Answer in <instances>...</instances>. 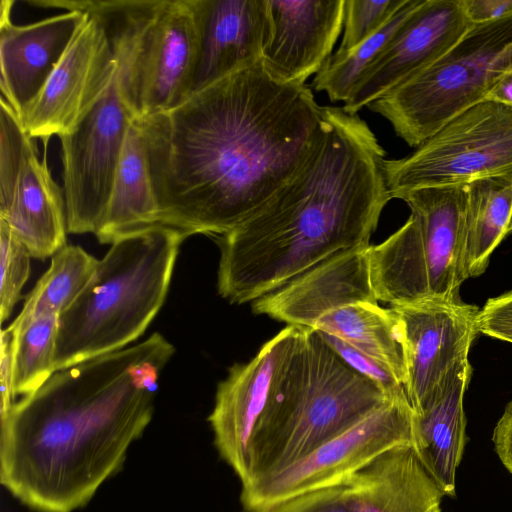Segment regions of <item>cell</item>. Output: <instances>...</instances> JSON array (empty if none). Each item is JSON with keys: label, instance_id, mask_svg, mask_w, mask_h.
Masks as SVG:
<instances>
[{"label": "cell", "instance_id": "6da1fadb", "mask_svg": "<svg viewBox=\"0 0 512 512\" xmlns=\"http://www.w3.org/2000/svg\"><path fill=\"white\" fill-rule=\"evenodd\" d=\"M146 148L158 223L223 235L256 212L306 161L324 129L309 87L261 61L134 121Z\"/></svg>", "mask_w": 512, "mask_h": 512}, {"label": "cell", "instance_id": "7a4b0ae2", "mask_svg": "<svg viewBox=\"0 0 512 512\" xmlns=\"http://www.w3.org/2000/svg\"><path fill=\"white\" fill-rule=\"evenodd\" d=\"M175 347L160 333L56 371L1 414L0 479L38 512L84 506L150 423Z\"/></svg>", "mask_w": 512, "mask_h": 512}, {"label": "cell", "instance_id": "3957f363", "mask_svg": "<svg viewBox=\"0 0 512 512\" xmlns=\"http://www.w3.org/2000/svg\"><path fill=\"white\" fill-rule=\"evenodd\" d=\"M324 129L303 165L251 216L214 236L218 293L254 302L327 258L368 247L392 199L385 150L368 124L323 106Z\"/></svg>", "mask_w": 512, "mask_h": 512}, {"label": "cell", "instance_id": "277c9868", "mask_svg": "<svg viewBox=\"0 0 512 512\" xmlns=\"http://www.w3.org/2000/svg\"><path fill=\"white\" fill-rule=\"evenodd\" d=\"M187 237L155 224L111 243L86 287L59 316L56 371L121 350L145 332L165 301Z\"/></svg>", "mask_w": 512, "mask_h": 512}, {"label": "cell", "instance_id": "5b68a950", "mask_svg": "<svg viewBox=\"0 0 512 512\" xmlns=\"http://www.w3.org/2000/svg\"><path fill=\"white\" fill-rule=\"evenodd\" d=\"M393 398L348 366L319 332L301 327L273 403L254 434L242 487L279 472Z\"/></svg>", "mask_w": 512, "mask_h": 512}, {"label": "cell", "instance_id": "8992f818", "mask_svg": "<svg viewBox=\"0 0 512 512\" xmlns=\"http://www.w3.org/2000/svg\"><path fill=\"white\" fill-rule=\"evenodd\" d=\"M80 10L103 27L121 99L134 121L170 110L192 92L200 28L196 0H33Z\"/></svg>", "mask_w": 512, "mask_h": 512}, {"label": "cell", "instance_id": "52a82bcc", "mask_svg": "<svg viewBox=\"0 0 512 512\" xmlns=\"http://www.w3.org/2000/svg\"><path fill=\"white\" fill-rule=\"evenodd\" d=\"M401 200L411 211L407 221L367 248L378 302L406 306L459 298L468 278L463 261L466 185L419 188Z\"/></svg>", "mask_w": 512, "mask_h": 512}, {"label": "cell", "instance_id": "ba28073f", "mask_svg": "<svg viewBox=\"0 0 512 512\" xmlns=\"http://www.w3.org/2000/svg\"><path fill=\"white\" fill-rule=\"evenodd\" d=\"M511 66L512 17L474 25L442 57L368 108L416 148L452 118L486 100Z\"/></svg>", "mask_w": 512, "mask_h": 512}, {"label": "cell", "instance_id": "9c48e42d", "mask_svg": "<svg viewBox=\"0 0 512 512\" xmlns=\"http://www.w3.org/2000/svg\"><path fill=\"white\" fill-rule=\"evenodd\" d=\"M392 198L425 187L512 175V107L484 100L443 125L415 151L385 160Z\"/></svg>", "mask_w": 512, "mask_h": 512}, {"label": "cell", "instance_id": "30bf717a", "mask_svg": "<svg viewBox=\"0 0 512 512\" xmlns=\"http://www.w3.org/2000/svg\"><path fill=\"white\" fill-rule=\"evenodd\" d=\"M412 430L407 396L395 397L279 472L243 486V507L259 512L297 495L340 485L383 452L412 444Z\"/></svg>", "mask_w": 512, "mask_h": 512}, {"label": "cell", "instance_id": "8fae6325", "mask_svg": "<svg viewBox=\"0 0 512 512\" xmlns=\"http://www.w3.org/2000/svg\"><path fill=\"white\" fill-rule=\"evenodd\" d=\"M133 118L116 75L103 97L69 133L59 136L67 232L96 233L106 212Z\"/></svg>", "mask_w": 512, "mask_h": 512}, {"label": "cell", "instance_id": "7c38bea8", "mask_svg": "<svg viewBox=\"0 0 512 512\" xmlns=\"http://www.w3.org/2000/svg\"><path fill=\"white\" fill-rule=\"evenodd\" d=\"M301 327L287 325L245 364H235L218 384L208 418L214 443L241 485L249 478L254 434L273 403Z\"/></svg>", "mask_w": 512, "mask_h": 512}, {"label": "cell", "instance_id": "4fadbf2b", "mask_svg": "<svg viewBox=\"0 0 512 512\" xmlns=\"http://www.w3.org/2000/svg\"><path fill=\"white\" fill-rule=\"evenodd\" d=\"M117 62L102 25L88 14L43 90L21 118L31 138L71 132L103 97Z\"/></svg>", "mask_w": 512, "mask_h": 512}, {"label": "cell", "instance_id": "5bb4252c", "mask_svg": "<svg viewBox=\"0 0 512 512\" xmlns=\"http://www.w3.org/2000/svg\"><path fill=\"white\" fill-rule=\"evenodd\" d=\"M400 319L406 366L405 393L421 411L451 371L468 360L480 309L460 298L390 306Z\"/></svg>", "mask_w": 512, "mask_h": 512}, {"label": "cell", "instance_id": "9a60e30c", "mask_svg": "<svg viewBox=\"0 0 512 512\" xmlns=\"http://www.w3.org/2000/svg\"><path fill=\"white\" fill-rule=\"evenodd\" d=\"M473 26L461 0H424L362 75L342 108L349 114H358L442 57Z\"/></svg>", "mask_w": 512, "mask_h": 512}, {"label": "cell", "instance_id": "2e32d148", "mask_svg": "<svg viewBox=\"0 0 512 512\" xmlns=\"http://www.w3.org/2000/svg\"><path fill=\"white\" fill-rule=\"evenodd\" d=\"M345 0H266L261 64L276 80L304 85L332 55Z\"/></svg>", "mask_w": 512, "mask_h": 512}, {"label": "cell", "instance_id": "e0dca14e", "mask_svg": "<svg viewBox=\"0 0 512 512\" xmlns=\"http://www.w3.org/2000/svg\"><path fill=\"white\" fill-rule=\"evenodd\" d=\"M12 0L0 7L2 98L21 119L35 102L88 13L68 10L30 24L11 20Z\"/></svg>", "mask_w": 512, "mask_h": 512}, {"label": "cell", "instance_id": "ac0fdd59", "mask_svg": "<svg viewBox=\"0 0 512 512\" xmlns=\"http://www.w3.org/2000/svg\"><path fill=\"white\" fill-rule=\"evenodd\" d=\"M368 247L327 258L252 302L253 312L287 325L312 329L329 310L351 302L378 301L371 283Z\"/></svg>", "mask_w": 512, "mask_h": 512}, {"label": "cell", "instance_id": "d6986e66", "mask_svg": "<svg viewBox=\"0 0 512 512\" xmlns=\"http://www.w3.org/2000/svg\"><path fill=\"white\" fill-rule=\"evenodd\" d=\"M196 8L200 45L191 94L260 62L267 32L266 0H196Z\"/></svg>", "mask_w": 512, "mask_h": 512}, {"label": "cell", "instance_id": "ffe728a7", "mask_svg": "<svg viewBox=\"0 0 512 512\" xmlns=\"http://www.w3.org/2000/svg\"><path fill=\"white\" fill-rule=\"evenodd\" d=\"M340 485L353 512H442L445 496L412 444L383 452Z\"/></svg>", "mask_w": 512, "mask_h": 512}, {"label": "cell", "instance_id": "44dd1931", "mask_svg": "<svg viewBox=\"0 0 512 512\" xmlns=\"http://www.w3.org/2000/svg\"><path fill=\"white\" fill-rule=\"evenodd\" d=\"M471 375L469 361L461 362L434 398L413 412L412 446L445 496L455 495L456 471L466 444L463 401Z\"/></svg>", "mask_w": 512, "mask_h": 512}, {"label": "cell", "instance_id": "7402d4cb", "mask_svg": "<svg viewBox=\"0 0 512 512\" xmlns=\"http://www.w3.org/2000/svg\"><path fill=\"white\" fill-rule=\"evenodd\" d=\"M0 219L9 225L32 257L44 259L65 246L64 193L37 153L25 163L9 205L0 211Z\"/></svg>", "mask_w": 512, "mask_h": 512}, {"label": "cell", "instance_id": "603a6c76", "mask_svg": "<svg viewBox=\"0 0 512 512\" xmlns=\"http://www.w3.org/2000/svg\"><path fill=\"white\" fill-rule=\"evenodd\" d=\"M312 330L334 336L390 371L404 386L406 366L403 331L392 307L378 301L351 302L321 315Z\"/></svg>", "mask_w": 512, "mask_h": 512}, {"label": "cell", "instance_id": "cb8c5ba5", "mask_svg": "<svg viewBox=\"0 0 512 512\" xmlns=\"http://www.w3.org/2000/svg\"><path fill=\"white\" fill-rule=\"evenodd\" d=\"M158 223L143 135L133 121L122 150L109 203L95 235L111 244L117 237Z\"/></svg>", "mask_w": 512, "mask_h": 512}, {"label": "cell", "instance_id": "d4e9b609", "mask_svg": "<svg viewBox=\"0 0 512 512\" xmlns=\"http://www.w3.org/2000/svg\"><path fill=\"white\" fill-rule=\"evenodd\" d=\"M466 189L463 261L467 277H477L485 272L491 254L508 234L512 175L478 179Z\"/></svg>", "mask_w": 512, "mask_h": 512}, {"label": "cell", "instance_id": "484cf974", "mask_svg": "<svg viewBox=\"0 0 512 512\" xmlns=\"http://www.w3.org/2000/svg\"><path fill=\"white\" fill-rule=\"evenodd\" d=\"M98 261L80 246L65 245L53 255L50 267L37 281L21 312L7 328L17 329L41 316H60L86 287Z\"/></svg>", "mask_w": 512, "mask_h": 512}, {"label": "cell", "instance_id": "4316f807", "mask_svg": "<svg viewBox=\"0 0 512 512\" xmlns=\"http://www.w3.org/2000/svg\"><path fill=\"white\" fill-rule=\"evenodd\" d=\"M424 0H406L397 13L375 34L355 48L335 52L314 76L311 86L325 92L332 102H346L367 69L379 58L406 19Z\"/></svg>", "mask_w": 512, "mask_h": 512}, {"label": "cell", "instance_id": "83f0119b", "mask_svg": "<svg viewBox=\"0 0 512 512\" xmlns=\"http://www.w3.org/2000/svg\"><path fill=\"white\" fill-rule=\"evenodd\" d=\"M59 316H41L11 334L13 397L36 392L55 372Z\"/></svg>", "mask_w": 512, "mask_h": 512}, {"label": "cell", "instance_id": "f1b7e54d", "mask_svg": "<svg viewBox=\"0 0 512 512\" xmlns=\"http://www.w3.org/2000/svg\"><path fill=\"white\" fill-rule=\"evenodd\" d=\"M37 153L33 138L21 119L1 97L0 110V211L10 203L27 160Z\"/></svg>", "mask_w": 512, "mask_h": 512}, {"label": "cell", "instance_id": "f546056e", "mask_svg": "<svg viewBox=\"0 0 512 512\" xmlns=\"http://www.w3.org/2000/svg\"><path fill=\"white\" fill-rule=\"evenodd\" d=\"M30 254L9 225L0 219V318L7 320L30 275Z\"/></svg>", "mask_w": 512, "mask_h": 512}, {"label": "cell", "instance_id": "4dcf8cb0", "mask_svg": "<svg viewBox=\"0 0 512 512\" xmlns=\"http://www.w3.org/2000/svg\"><path fill=\"white\" fill-rule=\"evenodd\" d=\"M406 0H345L343 37L336 52H347L379 31Z\"/></svg>", "mask_w": 512, "mask_h": 512}, {"label": "cell", "instance_id": "1f68e13d", "mask_svg": "<svg viewBox=\"0 0 512 512\" xmlns=\"http://www.w3.org/2000/svg\"><path fill=\"white\" fill-rule=\"evenodd\" d=\"M332 350L353 370L378 385L391 397L407 396L404 386L396 377L377 361L344 341L324 333H320Z\"/></svg>", "mask_w": 512, "mask_h": 512}, {"label": "cell", "instance_id": "d6a6232c", "mask_svg": "<svg viewBox=\"0 0 512 512\" xmlns=\"http://www.w3.org/2000/svg\"><path fill=\"white\" fill-rule=\"evenodd\" d=\"M259 512H353L341 485L325 487L286 499Z\"/></svg>", "mask_w": 512, "mask_h": 512}, {"label": "cell", "instance_id": "836d02e7", "mask_svg": "<svg viewBox=\"0 0 512 512\" xmlns=\"http://www.w3.org/2000/svg\"><path fill=\"white\" fill-rule=\"evenodd\" d=\"M477 331L512 343V290L486 301L477 316Z\"/></svg>", "mask_w": 512, "mask_h": 512}, {"label": "cell", "instance_id": "e575fe53", "mask_svg": "<svg viewBox=\"0 0 512 512\" xmlns=\"http://www.w3.org/2000/svg\"><path fill=\"white\" fill-rule=\"evenodd\" d=\"M466 18L472 25L512 17V0H461Z\"/></svg>", "mask_w": 512, "mask_h": 512}, {"label": "cell", "instance_id": "d590c367", "mask_svg": "<svg viewBox=\"0 0 512 512\" xmlns=\"http://www.w3.org/2000/svg\"><path fill=\"white\" fill-rule=\"evenodd\" d=\"M492 440L501 462L512 473V401L497 422Z\"/></svg>", "mask_w": 512, "mask_h": 512}, {"label": "cell", "instance_id": "8d00e7d4", "mask_svg": "<svg viewBox=\"0 0 512 512\" xmlns=\"http://www.w3.org/2000/svg\"><path fill=\"white\" fill-rule=\"evenodd\" d=\"M1 404L0 414L6 412L13 404L12 392V349L11 334L6 330L1 331Z\"/></svg>", "mask_w": 512, "mask_h": 512}, {"label": "cell", "instance_id": "74e56055", "mask_svg": "<svg viewBox=\"0 0 512 512\" xmlns=\"http://www.w3.org/2000/svg\"><path fill=\"white\" fill-rule=\"evenodd\" d=\"M486 100L512 107V66L501 76Z\"/></svg>", "mask_w": 512, "mask_h": 512}, {"label": "cell", "instance_id": "f35d334b", "mask_svg": "<svg viewBox=\"0 0 512 512\" xmlns=\"http://www.w3.org/2000/svg\"><path fill=\"white\" fill-rule=\"evenodd\" d=\"M511 231H512V213H511L508 225H507V233H509Z\"/></svg>", "mask_w": 512, "mask_h": 512}, {"label": "cell", "instance_id": "ab89813d", "mask_svg": "<svg viewBox=\"0 0 512 512\" xmlns=\"http://www.w3.org/2000/svg\"><path fill=\"white\" fill-rule=\"evenodd\" d=\"M246 512V511H245Z\"/></svg>", "mask_w": 512, "mask_h": 512}]
</instances>
